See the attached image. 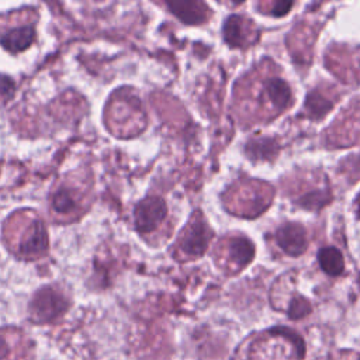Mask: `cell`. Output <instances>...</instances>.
Instances as JSON below:
<instances>
[{
  "label": "cell",
  "mask_w": 360,
  "mask_h": 360,
  "mask_svg": "<svg viewBox=\"0 0 360 360\" xmlns=\"http://www.w3.org/2000/svg\"><path fill=\"white\" fill-rule=\"evenodd\" d=\"M359 285H360V276H359Z\"/></svg>",
  "instance_id": "ac0fdd59"
},
{
  "label": "cell",
  "mask_w": 360,
  "mask_h": 360,
  "mask_svg": "<svg viewBox=\"0 0 360 360\" xmlns=\"http://www.w3.org/2000/svg\"><path fill=\"white\" fill-rule=\"evenodd\" d=\"M330 360H360V353L353 350H340L333 353Z\"/></svg>",
  "instance_id": "e0dca14e"
},
{
  "label": "cell",
  "mask_w": 360,
  "mask_h": 360,
  "mask_svg": "<svg viewBox=\"0 0 360 360\" xmlns=\"http://www.w3.org/2000/svg\"><path fill=\"white\" fill-rule=\"evenodd\" d=\"M246 152L253 158H263L273 155L274 152V143L269 139H260V141H252L248 143Z\"/></svg>",
  "instance_id": "9a60e30c"
},
{
  "label": "cell",
  "mask_w": 360,
  "mask_h": 360,
  "mask_svg": "<svg viewBox=\"0 0 360 360\" xmlns=\"http://www.w3.org/2000/svg\"><path fill=\"white\" fill-rule=\"evenodd\" d=\"M35 345L20 328H0V360H34Z\"/></svg>",
  "instance_id": "ba28073f"
},
{
  "label": "cell",
  "mask_w": 360,
  "mask_h": 360,
  "mask_svg": "<svg viewBox=\"0 0 360 360\" xmlns=\"http://www.w3.org/2000/svg\"><path fill=\"white\" fill-rule=\"evenodd\" d=\"M34 38H35L34 24L27 22V24H20V25L7 28L1 34L0 42L8 52L18 53L25 48H28L34 41Z\"/></svg>",
  "instance_id": "7c38bea8"
},
{
  "label": "cell",
  "mask_w": 360,
  "mask_h": 360,
  "mask_svg": "<svg viewBox=\"0 0 360 360\" xmlns=\"http://www.w3.org/2000/svg\"><path fill=\"white\" fill-rule=\"evenodd\" d=\"M135 226L142 235L153 232L166 218L167 208L162 198L148 197L135 207Z\"/></svg>",
  "instance_id": "9c48e42d"
},
{
  "label": "cell",
  "mask_w": 360,
  "mask_h": 360,
  "mask_svg": "<svg viewBox=\"0 0 360 360\" xmlns=\"http://www.w3.org/2000/svg\"><path fill=\"white\" fill-rule=\"evenodd\" d=\"M271 6V10L269 11V14L271 15H284L291 7H292V3H287V1H277V3H269Z\"/></svg>",
  "instance_id": "2e32d148"
},
{
  "label": "cell",
  "mask_w": 360,
  "mask_h": 360,
  "mask_svg": "<svg viewBox=\"0 0 360 360\" xmlns=\"http://www.w3.org/2000/svg\"><path fill=\"white\" fill-rule=\"evenodd\" d=\"M273 188L262 181H239L228 193L226 207L240 217H257L270 204Z\"/></svg>",
  "instance_id": "5b68a950"
},
{
  "label": "cell",
  "mask_w": 360,
  "mask_h": 360,
  "mask_svg": "<svg viewBox=\"0 0 360 360\" xmlns=\"http://www.w3.org/2000/svg\"><path fill=\"white\" fill-rule=\"evenodd\" d=\"M253 80H246L245 86L250 89V98H255V111L264 121L274 118L287 110L292 103V93L288 83L271 70L263 75L255 73Z\"/></svg>",
  "instance_id": "3957f363"
},
{
  "label": "cell",
  "mask_w": 360,
  "mask_h": 360,
  "mask_svg": "<svg viewBox=\"0 0 360 360\" xmlns=\"http://www.w3.org/2000/svg\"><path fill=\"white\" fill-rule=\"evenodd\" d=\"M3 242L17 259L38 260L48 253V232L32 210L14 211L3 224Z\"/></svg>",
  "instance_id": "7a4b0ae2"
},
{
  "label": "cell",
  "mask_w": 360,
  "mask_h": 360,
  "mask_svg": "<svg viewBox=\"0 0 360 360\" xmlns=\"http://www.w3.org/2000/svg\"><path fill=\"white\" fill-rule=\"evenodd\" d=\"M170 10L187 24H200L207 17V8L197 1H174L167 3Z\"/></svg>",
  "instance_id": "4fadbf2b"
},
{
  "label": "cell",
  "mask_w": 360,
  "mask_h": 360,
  "mask_svg": "<svg viewBox=\"0 0 360 360\" xmlns=\"http://www.w3.org/2000/svg\"><path fill=\"white\" fill-rule=\"evenodd\" d=\"M255 246L245 236H226L217 245V263L226 273L243 270L253 259Z\"/></svg>",
  "instance_id": "8992f818"
},
{
  "label": "cell",
  "mask_w": 360,
  "mask_h": 360,
  "mask_svg": "<svg viewBox=\"0 0 360 360\" xmlns=\"http://www.w3.org/2000/svg\"><path fill=\"white\" fill-rule=\"evenodd\" d=\"M318 262L321 269L329 276H339L343 273V269H345L343 256L333 246H326L319 249Z\"/></svg>",
  "instance_id": "5bb4252c"
},
{
  "label": "cell",
  "mask_w": 360,
  "mask_h": 360,
  "mask_svg": "<svg viewBox=\"0 0 360 360\" xmlns=\"http://www.w3.org/2000/svg\"><path fill=\"white\" fill-rule=\"evenodd\" d=\"M305 343L288 328H271L256 335L250 343L249 360H304Z\"/></svg>",
  "instance_id": "277c9868"
},
{
  "label": "cell",
  "mask_w": 360,
  "mask_h": 360,
  "mask_svg": "<svg viewBox=\"0 0 360 360\" xmlns=\"http://www.w3.org/2000/svg\"><path fill=\"white\" fill-rule=\"evenodd\" d=\"M255 34L252 21L240 15H231L224 25V37L231 46H248L253 42Z\"/></svg>",
  "instance_id": "8fae6325"
},
{
  "label": "cell",
  "mask_w": 360,
  "mask_h": 360,
  "mask_svg": "<svg viewBox=\"0 0 360 360\" xmlns=\"http://www.w3.org/2000/svg\"><path fill=\"white\" fill-rule=\"evenodd\" d=\"M211 235L212 232L202 215L195 212L181 232L177 243V256L180 260H190L202 256L208 248Z\"/></svg>",
  "instance_id": "52a82bcc"
},
{
  "label": "cell",
  "mask_w": 360,
  "mask_h": 360,
  "mask_svg": "<svg viewBox=\"0 0 360 360\" xmlns=\"http://www.w3.org/2000/svg\"><path fill=\"white\" fill-rule=\"evenodd\" d=\"M276 242L288 256H300L307 250L308 238L302 225L288 222L276 231Z\"/></svg>",
  "instance_id": "30bf717a"
},
{
  "label": "cell",
  "mask_w": 360,
  "mask_h": 360,
  "mask_svg": "<svg viewBox=\"0 0 360 360\" xmlns=\"http://www.w3.org/2000/svg\"><path fill=\"white\" fill-rule=\"evenodd\" d=\"M94 201L91 172L76 169L52 184L48 194V215L56 224H70L82 218Z\"/></svg>",
  "instance_id": "6da1fadb"
}]
</instances>
